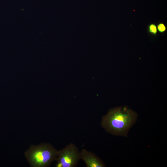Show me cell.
<instances>
[{
  "label": "cell",
  "mask_w": 167,
  "mask_h": 167,
  "mask_svg": "<svg viewBox=\"0 0 167 167\" xmlns=\"http://www.w3.org/2000/svg\"><path fill=\"white\" fill-rule=\"evenodd\" d=\"M137 118L136 113L127 107H118L109 110L103 117L101 123L102 127L109 132L126 136Z\"/></svg>",
  "instance_id": "6da1fadb"
},
{
  "label": "cell",
  "mask_w": 167,
  "mask_h": 167,
  "mask_svg": "<svg viewBox=\"0 0 167 167\" xmlns=\"http://www.w3.org/2000/svg\"><path fill=\"white\" fill-rule=\"evenodd\" d=\"M58 151L49 144L32 146L25 153V156L32 167H45L49 166L56 160Z\"/></svg>",
  "instance_id": "7a4b0ae2"
},
{
  "label": "cell",
  "mask_w": 167,
  "mask_h": 167,
  "mask_svg": "<svg viewBox=\"0 0 167 167\" xmlns=\"http://www.w3.org/2000/svg\"><path fill=\"white\" fill-rule=\"evenodd\" d=\"M80 159V152L78 148L73 144L70 143L58 151L56 166L74 167Z\"/></svg>",
  "instance_id": "3957f363"
},
{
  "label": "cell",
  "mask_w": 167,
  "mask_h": 167,
  "mask_svg": "<svg viewBox=\"0 0 167 167\" xmlns=\"http://www.w3.org/2000/svg\"><path fill=\"white\" fill-rule=\"evenodd\" d=\"M80 159L85 163L87 167H103L104 165L92 152L83 149L80 152Z\"/></svg>",
  "instance_id": "277c9868"
},
{
  "label": "cell",
  "mask_w": 167,
  "mask_h": 167,
  "mask_svg": "<svg viewBox=\"0 0 167 167\" xmlns=\"http://www.w3.org/2000/svg\"><path fill=\"white\" fill-rule=\"evenodd\" d=\"M149 32L154 35H155L157 32V29L156 26L155 24H151L148 26Z\"/></svg>",
  "instance_id": "5b68a950"
},
{
  "label": "cell",
  "mask_w": 167,
  "mask_h": 167,
  "mask_svg": "<svg viewBox=\"0 0 167 167\" xmlns=\"http://www.w3.org/2000/svg\"><path fill=\"white\" fill-rule=\"evenodd\" d=\"M157 28L158 31L161 33L164 32L166 29L165 26L163 23H160L158 24Z\"/></svg>",
  "instance_id": "8992f818"
}]
</instances>
